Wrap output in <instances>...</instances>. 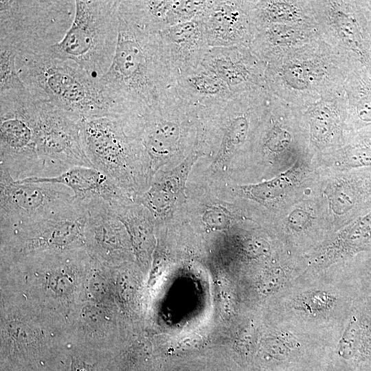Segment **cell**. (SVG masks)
I'll return each instance as SVG.
<instances>
[{
  "label": "cell",
  "mask_w": 371,
  "mask_h": 371,
  "mask_svg": "<svg viewBox=\"0 0 371 371\" xmlns=\"http://www.w3.org/2000/svg\"><path fill=\"white\" fill-rule=\"evenodd\" d=\"M319 38L315 22L276 23L257 31L249 48L266 64L291 49Z\"/></svg>",
  "instance_id": "cell-18"
},
{
  "label": "cell",
  "mask_w": 371,
  "mask_h": 371,
  "mask_svg": "<svg viewBox=\"0 0 371 371\" xmlns=\"http://www.w3.org/2000/svg\"><path fill=\"white\" fill-rule=\"evenodd\" d=\"M175 87L179 95L198 113L221 106L234 96L213 72L201 65L179 76Z\"/></svg>",
  "instance_id": "cell-20"
},
{
  "label": "cell",
  "mask_w": 371,
  "mask_h": 371,
  "mask_svg": "<svg viewBox=\"0 0 371 371\" xmlns=\"http://www.w3.org/2000/svg\"><path fill=\"white\" fill-rule=\"evenodd\" d=\"M256 31L272 24L315 22L311 0L249 1Z\"/></svg>",
  "instance_id": "cell-22"
},
{
  "label": "cell",
  "mask_w": 371,
  "mask_h": 371,
  "mask_svg": "<svg viewBox=\"0 0 371 371\" xmlns=\"http://www.w3.org/2000/svg\"><path fill=\"white\" fill-rule=\"evenodd\" d=\"M319 38L371 77V11L364 1L311 0Z\"/></svg>",
  "instance_id": "cell-10"
},
{
  "label": "cell",
  "mask_w": 371,
  "mask_h": 371,
  "mask_svg": "<svg viewBox=\"0 0 371 371\" xmlns=\"http://www.w3.org/2000/svg\"><path fill=\"white\" fill-rule=\"evenodd\" d=\"M32 114L41 177H56L73 167H92L82 144L80 117L34 97Z\"/></svg>",
  "instance_id": "cell-8"
},
{
  "label": "cell",
  "mask_w": 371,
  "mask_h": 371,
  "mask_svg": "<svg viewBox=\"0 0 371 371\" xmlns=\"http://www.w3.org/2000/svg\"><path fill=\"white\" fill-rule=\"evenodd\" d=\"M359 324L356 314L353 315L345 329L339 346V354L345 359L354 357L359 349Z\"/></svg>",
  "instance_id": "cell-26"
},
{
  "label": "cell",
  "mask_w": 371,
  "mask_h": 371,
  "mask_svg": "<svg viewBox=\"0 0 371 371\" xmlns=\"http://www.w3.org/2000/svg\"><path fill=\"white\" fill-rule=\"evenodd\" d=\"M192 151L177 166L156 176L150 185L137 197L152 216L164 219L185 198L186 183L193 165L202 155V150L194 146Z\"/></svg>",
  "instance_id": "cell-16"
},
{
  "label": "cell",
  "mask_w": 371,
  "mask_h": 371,
  "mask_svg": "<svg viewBox=\"0 0 371 371\" xmlns=\"http://www.w3.org/2000/svg\"><path fill=\"white\" fill-rule=\"evenodd\" d=\"M77 199L67 187L14 179L0 166V227L9 229L36 222L73 206Z\"/></svg>",
  "instance_id": "cell-11"
},
{
  "label": "cell",
  "mask_w": 371,
  "mask_h": 371,
  "mask_svg": "<svg viewBox=\"0 0 371 371\" xmlns=\"http://www.w3.org/2000/svg\"><path fill=\"white\" fill-rule=\"evenodd\" d=\"M269 245L261 239H249L245 245V250L250 256H258L263 255L269 250Z\"/></svg>",
  "instance_id": "cell-29"
},
{
  "label": "cell",
  "mask_w": 371,
  "mask_h": 371,
  "mask_svg": "<svg viewBox=\"0 0 371 371\" xmlns=\"http://www.w3.org/2000/svg\"><path fill=\"white\" fill-rule=\"evenodd\" d=\"M302 111L312 148L337 149L349 139L344 93L322 98Z\"/></svg>",
  "instance_id": "cell-15"
},
{
  "label": "cell",
  "mask_w": 371,
  "mask_h": 371,
  "mask_svg": "<svg viewBox=\"0 0 371 371\" xmlns=\"http://www.w3.org/2000/svg\"><path fill=\"white\" fill-rule=\"evenodd\" d=\"M16 66L22 82L35 98L82 120L131 114L116 102L100 78L49 49L18 56Z\"/></svg>",
  "instance_id": "cell-2"
},
{
  "label": "cell",
  "mask_w": 371,
  "mask_h": 371,
  "mask_svg": "<svg viewBox=\"0 0 371 371\" xmlns=\"http://www.w3.org/2000/svg\"><path fill=\"white\" fill-rule=\"evenodd\" d=\"M139 116L128 114L81 121L82 144L92 167L126 194L137 191L150 181Z\"/></svg>",
  "instance_id": "cell-4"
},
{
  "label": "cell",
  "mask_w": 371,
  "mask_h": 371,
  "mask_svg": "<svg viewBox=\"0 0 371 371\" xmlns=\"http://www.w3.org/2000/svg\"><path fill=\"white\" fill-rule=\"evenodd\" d=\"M350 133L371 128V77L361 65L348 73L344 85Z\"/></svg>",
  "instance_id": "cell-21"
},
{
  "label": "cell",
  "mask_w": 371,
  "mask_h": 371,
  "mask_svg": "<svg viewBox=\"0 0 371 371\" xmlns=\"http://www.w3.org/2000/svg\"><path fill=\"white\" fill-rule=\"evenodd\" d=\"M357 64L321 38L289 50L266 63L270 94L304 110L322 98L344 93Z\"/></svg>",
  "instance_id": "cell-3"
},
{
  "label": "cell",
  "mask_w": 371,
  "mask_h": 371,
  "mask_svg": "<svg viewBox=\"0 0 371 371\" xmlns=\"http://www.w3.org/2000/svg\"><path fill=\"white\" fill-rule=\"evenodd\" d=\"M308 214L302 210H295L293 212L289 218L290 226L295 229H302L308 222Z\"/></svg>",
  "instance_id": "cell-30"
},
{
  "label": "cell",
  "mask_w": 371,
  "mask_h": 371,
  "mask_svg": "<svg viewBox=\"0 0 371 371\" xmlns=\"http://www.w3.org/2000/svg\"><path fill=\"white\" fill-rule=\"evenodd\" d=\"M27 88L0 93V166L16 180L41 177Z\"/></svg>",
  "instance_id": "cell-9"
},
{
  "label": "cell",
  "mask_w": 371,
  "mask_h": 371,
  "mask_svg": "<svg viewBox=\"0 0 371 371\" xmlns=\"http://www.w3.org/2000/svg\"><path fill=\"white\" fill-rule=\"evenodd\" d=\"M198 113L175 86L139 117V135L149 159L150 179L187 150L197 131Z\"/></svg>",
  "instance_id": "cell-7"
},
{
  "label": "cell",
  "mask_w": 371,
  "mask_h": 371,
  "mask_svg": "<svg viewBox=\"0 0 371 371\" xmlns=\"http://www.w3.org/2000/svg\"><path fill=\"white\" fill-rule=\"evenodd\" d=\"M284 280V273L280 269H274L269 272L261 282L262 291L269 293L278 288Z\"/></svg>",
  "instance_id": "cell-28"
},
{
  "label": "cell",
  "mask_w": 371,
  "mask_h": 371,
  "mask_svg": "<svg viewBox=\"0 0 371 371\" xmlns=\"http://www.w3.org/2000/svg\"><path fill=\"white\" fill-rule=\"evenodd\" d=\"M71 371H93V368L80 361L74 360L72 362Z\"/></svg>",
  "instance_id": "cell-31"
},
{
  "label": "cell",
  "mask_w": 371,
  "mask_h": 371,
  "mask_svg": "<svg viewBox=\"0 0 371 371\" xmlns=\"http://www.w3.org/2000/svg\"><path fill=\"white\" fill-rule=\"evenodd\" d=\"M87 218L85 204L77 199L67 210L43 220L1 230L21 252L65 249L81 244Z\"/></svg>",
  "instance_id": "cell-12"
},
{
  "label": "cell",
  "mask_w": 371,
  "mask_h": 371,
  "mask_svg": "<svg viewBox=\"0 0 371 371\" xmlns=\"http://www.w3.org/2000/svg\"><path fill=\"white\" fill-rule=\"evenodd\" d=\"M232 217L230 212L225 207L212 206L205 211L203 221L212 229H223L229 225Z\"/></svg>",
  "instance_id": "cell-27"
},
{
  "label": "cell",
  "mask_w": 371,
  "mask_h": 371,
  "mask_svg": "<svg viewBox=\"0 0 371 371\" xmlns=\"http://www.w3.org/2000/svg\"><path fill=\"white\" fill-rule=\"evenodd\" d=\"M201 19L210 47L249 46L257 32L249 1H211Z\"/></svg>",
  "instance_id": "cell-14"
},
{
  "label": "cell",
  "mask_w": 371,
  "mask_h": 371,
  "mask_svg": "<svg viewBox=\"0 0 371 371\" xmlns=\"http://www.w3.org/2000/svg\"><path fill=\"white\" fill-rule=\"evenodd\" d=\"M170 65L177 78L199 67L210 47L201 15L159 32Z\"/></svg>",
  "instance_id": "cell-17"
},
{
  "label": "cell",
  "mask_w": 371,
  "mask_h": 371,
  "mask_svg": "<svg viewBox=\"0 0 371 371\" xmlns=\"http://www.w3.org/2000/svg\"><path fill=\"white\" fill-rule=\"evenodd\" d=\"M118 35L112 63L100 78L124 110L142 115L175 85L159 32L141 27L118 10Z\"/></svg>",
  "instance_id": "cell-1"
},
{
  "label": "cell",
  "mask_w": 371,
  "mask_h": 371,
  "mask_svg": "<svg viewBox=\"0 0 371 371\" xmlns=\"http://www.w3.org/2000/svg\"><path fill=\"white\" fill-rule=\"evenodd\" d=\"M16 59L12 51L0 47V93L25 88L17 71Z\"/></svg>",
  "instance_id": "cell-25"
},
{
  "label": "cell",
  "mask_w": 371,
  "mask_h": 371,
  "mask_svg": "<svg viewBox=\"0 0 371 371\" xmlns=\"http://www.w3.org/2000/svg\"><path fill=\"white\" fill-rule=\"evenodd\" d=\"M364 3L367 6V8L371 11V0L364 1Z\"/></svg>",
  "instance_id": "cell-33"
},
{
  "label": "cell",
  "mask_w": 371,
  "mask_h": 371,
  "mask_svg": "<svg viewBox=\"0 0 371 371\" xmlns=\"http://www.w3.org/2000/svg\"><path fill=\"white\" fill-rule=\"evenodd\" d=\"M302 164L297 160L290 169L272 179L258 183L238 186L236 190L245 197L262 205L269 204L284 195L297 181Z\"/></svg>",
  "instance_id": "cell-23"
},
{
  "label": "cell",
  "mask_w": 371,
  "mask_h": 371,
  "mask_svg": "<svg viewBox=\"0 0 371 371\" xmlns=\"http://www.w3.org/2000/svg\"><path fill=\"white\" fill-rule=\"evenodd\" d=\"M331 156L341 168H371V128L352 133L344 146L333 150Z\"/></svg>",
  "instance_id": "cell-24"
},
{
  "label": "cell",
  "mask_w": 371,
  "mask_h": 371,
  "mask_svg": "<svg viewBox=\"0 0 371 371\" xmlns=\"http://www.w3.org/2000/svg\"><path fill=\"white\" fill-rule=\"evenodd\" d=\"M71 25L63 40L49 50L76 62L100 78L110 67L118 35L120 1L75 0Z\"/></svg>",
  "instance_id": "cell-6"
},
{
  "label": "cell",
  "mask_w": 371,
  "mask_h": 371,
  "mask_svg": "<svg viewBox=\"0 0 371 371\" xmlns=\"http://www.w3.org/2000/svg\"><path fill=\"white\" fill-rule=\"evenodd\" d=\"M27 181L48 182L69 188L76 199L85 201L101 199L111 205L128 200L126 193L116 186L104 174L93 167H73L53 177H32Z\"/></svg>",
  "instance_id": "cell-19"
},
{
  "label": "cell",
  "mask_w": 371,
  "mask_h": 371,
  "mask_svg": "<svg viewBox=\"0 0 371 371\" xmlns=\"http://www.w3.org/2000/svg\"><path fill=\"white\" fill-rule=\"evenodd\" d=\"M201 65L213 72L233 95L267 88L266 64L249 46L209 47Z\"/></svg>",
  "instance_id": "cell-13"
},
{
  "label": "cell",
  "mask_w": 371,
  "mask_h": 371,
  "mask_svg": "<svg viewBox=\"0 0 371 371\" xmlns=\"http://www.w3.org/2000/svg\"><path fill=\"white\" fill-rule=\"evenodd\" d=\"M76 12L74 0H1L0 47L39 54L60 42Z\"/></svg>",
  "instance_id": "cell-5"
},
{
  "label": "cell",
  "mask_w": 371,
  "mask_h": 371,
  "mask_svg": "<svg viewBox=\"0 0 371 371\" xmlns=\"http://www.w3.org/2000/svg\"><path fill=\"white\" fill-rule=\"evenodd\" d=\"M365 280H366V284H368V285L371 289V259L370 260L369 264L366 265V268L365 271Z\"/></svg>",
  "instance_id": "cell-32"
}]
</instances>
